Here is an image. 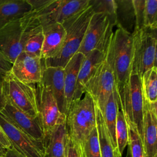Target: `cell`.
Wrapping results in <instances>:
<instances>
[{
	"label": "cell",
	"mask_w": 157,
	"mask_h": 157,
	"mask_svg": "<svg viewBox=\"0 0 157 157\" xmlns=\"http://www.w3.org/2000/svg\"><path fill=\"white\" fill-rule=\"evenodd\" d=\"M66 127L82 157L84 144L96 127V104L88 93L85 92L83 98L72 102L66 115Z\"/></svg>",
	"instance_id": "obj_1"
},
{
	"label": "cell",
	"mask_w": 157,
	"mask_h": 157,
	"mask_svg": "<svg viewBox=\"0 0 157 157\" xmlns=\"http://www.w3.org/2000/svg\"><path fill=\"white\" fill-rule=\"evenodd\" d=\"M93 13V7L89 4L87 7L62 24L66 30L63 48L56 57L44 60L45 67H65L70 59L78 52Z\"/></svg>",
	"instance_id": "obj_2"
},
{
	"label": "cell",
	"mask_w": 157,
	"mask_h": 157,
	"mask_svg": "<svg viewBox=\"0 0 157 157\" xmlns=\"http://www.w3.org/2000/svg\"><path fill=\"white\" fill-rule=\"evenodd\" d=\"M105 57L112 70L116 86H122L128 79L132 69V34L117 28L113 33Z\"/></svg>",
	"instance_id": "obj_3"
},
{
	"label": "cell",
	"mask_w": 157,
	"mask_h": 157,
	"mask_svg": "<svg viewBox=\"0 0 157 157\" xmlns=\"http://www.w3.org/2000/svg\"><path fill=\"white\" fill-rule=\"evenodd\" d=\"M40 23L32 10L0 29V50L12 64L23 52L31 29Z\"/></svg>",
	"instance_id": "obj_4"
},
{
	"label": "cell",
	"mask_w": 157,
	"mask_h": 157,
	"mask_svg": "<svg viewBox=\"0 0 157 157\" xmlns=\"http://www.w3.org/2000/svg\"><path fill=\"white\" fill-rule=\"evenodd\" d=\"M32 12L42 26L63 24L87 7L90 0H28Z\"/></svg>",
	"instance_id": "obj_5"
},
{
	"label": "cell",
	"mask_w": 157,
	"mask_h": 157,
	"mask_svg": "<svg viewBox=\"0 0 157 157\" xmlns=\"http://www.w3.org/2000/svg\"><path fill=\"white\" fill-rule=\"evenodd\" d=\"M120 107L127 123L132 125L142 138L144 97L139 75L131 72L128 80L117 88Z\"/></svg>",
	"instance_id": "obj_6"
},
{
	"label": "cell",
	"mask_w": 157,
	"mask_h": 157,
	"mask_svg": "<svg viewBox=\"0 0 157 157\" xmlns=\"http://www.w3.org/2000/svg\"><path fill=\"white\" fill-rule=\"evenodd\" d=\"M132 38L131 72L140 78L143 74L156 66V30L149 28L134 29Z\"/></svg>",
	"instance_id": "obj_7"
},
{
	"label": "cell",
	"mask_w": 157,
	"mask_h": 157,
	"mask_svg": "<svg viewBox=\"0 0 157 157\" xmlns=\"http://www.w3.org/2000/svg\"><path fill=\"white\" fill-rule=\"evenodd\" d=\"M113 25L107 15L101 12H94L78 52L84 56L94 50H98L106 53L113 33Z\"/></svg>",
	"instance_id": "obj_8"
},
{
	"label": "cell",
	"mask_w": 157,
	"mask_h": 157,
	"mask_svg": "<svg viewBox=\"0 0 157 157\" xmlns=\"http://www.w3.org/2000/svg\"><path fill=\"white\" fill-rule=\"evenodd\" d=\"M38 118L44 138L56 126L66 122V115L58 109L50 88L41 82L34 85Z\"/></svg>",
	"instance_id": "obj_9"
},
{
	"label": "cell",
	"mask_w": 157,
	"mask_h": 157,
	"mask_svg": "<svg viewBox=\"0 0 157 157\" xmlns=\"http://www.w3.org/2000/svg\"><path fill=\"white\" fill-rule=\"evenodd\" d=\"M116 88L114 75L106 57L86 83L85 92L93 98L102 112L109 96Z\"/></svg>",
	"instance_id": "obj_10"
},
{
	"label": "cell",
	"mask_w": 157,
	"mask_h": 157,
	"mask_svg": "<svg viewBox=\"0 0 157 157\" xmlns=\"http://www.w3.org/2000/svg\"><path fill=\"white\" fill-rule=\"evenodd\" d=\"M0 125L7 137L12 148L26 157H45L43 142L34 139L20 129L0 112Z\"/></svg>",
	"instance_id": "obj_11"
},
{
	"label": "cell",
	"mask_w": 157,
	"mask_h": 157,
	"mask_svg": "<svg viewBox=\"0 0 157 157\" xmlns=\"http://www.w3.org/2000/svg\"><path fill=\"white\" fill-rule=\"evenodd\" d=\"M4 86L8 101L29 116L38 117L34 85L24 83L9 72L5 76Z\"/></svg>",
	"instance_id": "obj_12"
},
{
	"label": "cell",
	"mask_w": 157,
	"mask_h": 157,
	"mask_svg": "<svg viewBox=\"0 0 157 157\" xmlns=\"http://www.w3.org/2000/svg\"><path fill=\"white\" fill-rule=\"evenodd\" d=\"M44 66V59L23 52L12 64L10 73L24 83L35 85L41 82Z\"/></svg>",
	"instance_id": "obj_13"
},
{
	"label": "cell",
	"mask_w": 157,
	"mask_h": 157,
	"mask_svg": "<svg viewBox=\"0 0 157 157\" xmlns=\"http://www.w3.org/2000/svg\"><path fill=\"white\" fill-rule=\"evenodd\" d=\"M0 112L15 126L29 136L34 139L44 142V132L38 117L34 118L29 116L18 109L7 99L4 107Z\"/></svg>",
	"instance_id": "obj_14"
},
{
	"label": "cell",
	"mask_w": 157,
	"mask_h": 157,
	"mask_svg": "<svg viewBox=\"0 0 157 157\" xmlns=\"http://www.w3.org/2000/svg\"><path fill=\"white\" fill-rule=\"evenodd\" d=\"M142 139L146 157L157 155V103L150 104L144 99Z\"/></svg>",
	"instance_id": "obj_15"
},
{
	"label": "cell",
	"mask_w": 157,
	"mask_h": 157,
	"mask_svg": "<svg viewBox=\"0 0 157 157\" xmlns=\"http://www.w3.org/2000/svg\"><path fill=\"white\" fill-rule=\"evenodd\" d=\"M105 55L100 50H94L85 56L78 71L73 101L81 99L86 83L104 60Z\"/></svg>",
	"instance_id": "obj_16"
},
{
	"label": "cell",
	"mask_w": 157,
	"mask_h": 157,
	"mask_svg": "<svg viewBox=\"0 0 157 157\" xmlns=\"http://www.w3.org/2000/svg\"><path fill=\"white\" fill-rule=\"evenodd\" d=\"M41 82L50 88L56 99L59 110L66 115L64 68L61 67H45L44 66Z\"/></svg>",
	"instance_id": "obj_17"
},
{
	"label": "cell",
	"mask_w": 157,
	"mask_h": 157,
	"mask_svg": "<svg viewBox=\"0 0 157 157\" xmlns=\"http://www.w3.org/2000/svg\"><path fill=\"white\" fill-rule=\"evenodd\" d=\"M42 27L44 38L40 58L46 60L53 58L59 53L64 44L66 30L60 23Z\"/></svg>",
	"instance_id": "obj_18"
},
{
	"label": "cell",
	"mask_w": 157,
	"mask_h": 157,
	"mask_svg": "<svg viewBox=\"0 0 157 157\" xmlns=\"http://www.w3.org/2000/svg\"><path fill=\"white\" fill-rule=\"evenodd\" d=\"M84 57L85 56L82 53L80 52L76 53L64 67V92L67 113L73 102L78 74Z\"/></svg>",
	"instance_id": "obj_19"
},
{
	"label": "cell",
	"mask_w": 157,
	"mask_h": 157,
	"mask_svg": "<svg viewBox=\"0 0 157 157\" xmlns=\"http://www.w3.org/2000/svg\"><path fill=\"white\" fill-rule=\"evenodd\" d=\"M66 122L55 127L44 138L47 157H64L67 142Z\"/></svg>",
	"instance_id": "obj_20"
},
{
	"label": "cell",
	"mask_w": 157,
	"mask_h": 157,
	"mask_svg": "<svg viewBox=\"0 0 157 157\" xmlns=\"http://www.w3.org/2000/svg\"><path fill=\"white\" fill-rule=\"evenodd\" d=\"M32 10L28 0H2L0 4V29Z\"/></svg>",
	"instance_id": "obj_21"
},
{
	"label": "cell",
	"mask_w": 157,
	"mask_h": 157,
	"mask_svg": "<svg viewBox=\"0 0 157 157\" xmlns=\"http://www.w3.org/2000/svg\"><path fill=\"white\" fill-rule=\"evenodd\" d=\"M117 28L132 34L136 28V16L132 0H115Z\"/></svg>",
	"instance_id": "obj_22"
},
{
	"label": "cell",
	"mask_w": 157,
	"mask_h": 157,
	"mask_svg": "<svg viewBox=\"0 0 157 157\" xmlns=\"http://www.w3.org/2000/svg\"><path fill=\"white\" fill-rule=\"evenodd\" d=\"M118 107L119 98L116 86L109 96L104 109L101 113L112 145L114 149L118 151V150L115 136V126Z\"/></svg>",
	"instance_id": "obj_23"
},
{
	"label": "cell",
	"mask_w": 157,
	"mask_h": 157,
	"mask_svg": "<svg viewBox=\"0 0 157 157\" xmlns=\"http://www.w3.org/2000/svg\"><path fill=\"white\" fill-rule=\"evenodd\" d=\"M96 129L101 157H123L115 150L111 142L101 112L96 105Z\"/></svg>",
	"instance_id": "obj_24"
},
{
	"label": "cell",
	"mask_w": 157,
	"mask_h": 157,
	"mask_svg": "<svg viewBox=\"0 0 157 157\" xmlns=\"http://www.w3.org/2000/svg\"><path fill=\"white\" fill-rule=\"evenodd\" d=\"M144 99L150 104L157 103V67L147 71L140 78Z\"/></svg>",
	"instance_id": "obj_25"
},
{
	"label": "cell",
	"mask_w": 157,
	"mask_h": 157,
	"mask_svg": "<svg viewBox=\"0 0 157 157\" xmlns=\"http://www.w3.org/2000/svg\"><path fill=\"white\" fill-rule=\"evenodd\" d=\"M44 38L42 26L40 23L35 25L30 30L23 52L40 57Z\"/></svg>",
	"instance_id": "obj_26"
},
{
	"label": "cell",
	"mask_w": 157,
	"mask_h": 157,
	"mask_svg": "<svg viewBox=\"0 0 157 157\" xmlns=\"http://www.w3.org/2000/svg\"><path fill=\"white\" fill-rule=\"evenodd\" d=\"M115 136L118 150L122 155L125 147L128 145V127L123 112L120 107V102L115 126Z\"/></svg>",
	"instance_id": "obj_27"
},
{
	"label": "cell",
	"mask_w": 157,
	"mask_h": 157,
	"mask_svg": "<svg viewBox=\"0 0 157 157\" xmlns=\"http://www.w3.org/2000/svg\"><path fill=\"white\" fill-rule=\"evenodd\" d=\"M127 124L128 127L127 157H144V148L140 136L132 125Z\"/></svg>",
	"instance_id": "obj_28"
},
{
	"label": "cell",
	"mask_w": 157,
	"mask_h": 157,
	"mask_svg": "<svg viewBox=\"0 0 157 157\" xmlns=\"http://www.w3.org/2000/svg\"><path fill=\"white\" fill-rule=\"evenodd\" d=\"M90 4L94 12L105 13L109 17L113 26L116 25L115 0H90Z\"/></svg>",
	"instance_id": "obj_29"
},
{
	"label": "cell",
	"mask_w": 157,
	"mask_h": 157,
	"mask_svg": "<svg viewBox=\"0 0 157 157\" xmlns=\"http://www.w3.org/2000/svg\"><path fill=\"white\" fill-rule=\"evenodd\" d=\"M157 29V1L145 0L144 10V28Z\"/></svg>",
	"instance_id": "obj_30"
},
{
	"label": "cell",
	"mask_w": 157,
	"mask_h": 157,
	"mask_svg": "<svg viewBox=\"0 0 157 157\" xmlns=\"http://www.w3.org/2000/svg\"><path fill=\"white\" fill-rule=\"evenodd\" d=\"M82 157H101L96 127L91 132L84 144Z\"/></svg>",
	"instance_id": "obj_31"
},
{
	"label": "cell",
	"mask_w": 157,
	"mask_h": 157,
	"mask_svg": "<svg viewBox=\"0 0 157 157\" xmlns=\"http://www.w3.org/2000/svg\"><path fill=\"white\" fill-rule=\"evenodd\" d=\"M136 16L135 29L144 28V10L145 0H132Z\"/></svg>",
	"instance_id": "obj_32"
},
{
	"label": "cell",
	"mask_w": 157,
	"mask_h": 157,
	"mask_svg": "<svg viewBox=\"0 0 157 157\" xmlns=\"http://www.w3.org/2000/svg\"><path fill=\"white\" fill-rule=\"evenodd\" d=\"M64 157H81L78 148L68 135L67 136V142Z\"/></svg>",
	"instance_id": "obj_33"
},
{
	"label": "cell",
	"mask_w": 157,
	"mask_h": 157,
	"mask_svg": "<svg viewBox=\"0 0 157 157\" xmlns=\"http://www.w3.org/2000/svg\"><path fill=\"white\" fill-rule=\"evenodd\" d=\"M12 64L6 58L4 55L0 50V74L7 75L11 70Z\"/></svg>",
	"instance_id": "obj_34"
},
{
	"label": "cell",
	"mask_w": 157,
	"mask_h": 157,
	"mask_svg": "<svg viewBox=\"0 0 157 157\" xmlns=\"http://www.w3.org/2000/svg\"><path fill=\"white\" fill-rule=\"evenodd\" d=\"M5 76L0 74V111L4 107L6 102L7 97L5 92Z\"/></svg>",
	"instance_id": "obj_35"
},
{
	"label": "cell",
	"mask_w": 157,
	"mask_h": 157,
	"mask_svg": "<svg viewBox=\"0 0 157 157\" xmlns=\"http://www.w3.org/2000/svg\"><path fill=\"white\" fill-rule=\"evenodd\" d=\"M0 142L8 149L12 148L11 144H10L7 137L6 136V134L4 133L2 128H1V125H0Z\"/></svg>",
	"instance_id": "obj_36"
},
{
	"label": "cell",
	"mask_w": 157,
	"mask_h": 157,
	"mask_svg": "<svg viewBox=\"0 0 157 157\" xmlns=\"http://www.w3.org/2000/svg\"><path fill=\"white\" fill-rule=\"evenodd\" d=\"M3 157H26V156L20 153L14 148H10L8 149V150L7 151L6 154L3 156ZM45 157H47V156H46Z\"/></svg>",
	"instance_id": "obj_37"
},
{
	"label": "cell",
	"mask_w": 157,
	"mask_h": 157,
	"mask_svg": "<svg viewBox=\"0 0 157 157\" xmlns=\"http://www.w3.org/2000/svg\"><path fill=\"white\" fill-rule=\"evenodd\" d=\"M8 148L4 147L1 142H0V157H3V156L6 154Z\"/></svg>",
	"instance_id": "obj_38"
},
{
	"label": "cell",
	"mask_w": 157,
	"mask_h": 157,
	"mask_svg": "<svg viewBox=\"0 0 157 157\" xmlns=\"http://www.w3.org/2000/svg\"><path fill=\"white\" fill-rule=\"evenodd\" d=\"M154 157H157V155H156V156H155Z\"/></svg>",
	"instance_id": "obj_39"
},
{
	"label": "cell",
	"mask_w": 157,
	"mask_h": 157,
	"mask_svg": "<svg viewBox=\"0 0 157 157\" xmlns=\"http://www.w3.org/2000/svg\"><path fill=\"white\" fill-rule=\"evenodd\" d=\"M144 157H146V156H145V155H144Z\"/></svg>",
	"instance_id": "obj_40"
}]
</instances>
